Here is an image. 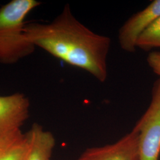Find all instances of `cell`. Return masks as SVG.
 Instances as JSON below:
<instances>
[{
    "label": "cell",
    "instance_id": "9",
    "mask_svg": "<svg viewBox=\"0 0 160 160\" xmlns=\"http://www.w3.org/2000/svg\"><path fill=\"white\" fill-rule=\"evenodd\" d=\"M137 47L144 51L160 48V17L139 36Z\"/></svg>",
    "mask_w": 160,
    "mask_h": 160
},
{
    "label": "cell",
    "instance_id": "1",
    "mask_svg": "<svg viewBox=\"0 0 160 160\" xmlns=\"http://www.w3.org/2000/svg\"><path fill=\"white\" fill-rule=\"evenodd\" d=\"M30 43L71 65L88 72L100 82L108 77L109 37L97 34L78 21L69 4L49 23H26Z\"/></svg>",
    "mask_w": 160,
    "mask_h": 160
},
{
    "label": "cell",
    "instance_id": "5",
    "mask_svg": "<svg viewBox=\"0 0 160 160\" xmlns=\"http://www.w3.org/2000/svg\"><path fill=\"white\" fill-rule=\"evenodd\" d=\"M139 136L132 129L115 143L87 149L77 160H139Z\"/></svg>",
    "mask_w": 160,
    "mask_h": 160
},
{
    "label": "cell",
    "instance_id": "4",
    "mask_svg": "<svg viewBox=\"0 0 160 160\" xmlns=\"http://www.w3.org/2000/svg\"><path fill=\"white\" fill-rule=\"evenodd\" d=\"M160 17V0H155L128 18L119 30L118 41L122 50L135 51L139 36Z\"/></svg>",
    "mask_w": 160,
    "mask_h": 160
},
{
    "label": "cell",
    "instance_id": "8",
    "mask_svg": "<svg viewBox=\"0 0 160 160\" xmlns=\"http://www.w3.org/2000/svg\"><path fill=\"white\" fill-rule=\"evenodd\" d=\"M28 148L29 139L20 129L0 131V160H23Z\"/></svg>",
    "mask_w": 160,
    "mask_h": 160
},
{
    "label": "cell",
    "instance_id": "6",
    "mask_svg": "<svg viewBox=\"0 0 160 160\" xmlns=\"http://www.w3.org/2000/svg\"><path fill=\"white\" fill-rule=\"evenodd\" d=\"M30 102L23 93L0 96V131L20 129L28 119Z\"/></svg>",
    "mask_w": 160,
    "mask_h": 160
},
{
    "label": "cell",
    "instance_id": "10",
    "mask_svg": "<svg viewBox=\"0 0 160 160\" xmlns=\"http://www.w3.org/2000/svg\"><path fill=\"white\" fill-rule=\"evenodd\" d=\"M147 61L149 67L160 78V52H152L149 53Z\"/></svg>",
    "mask_w": 160,
    "mask_h": 160
},
{
    "label": "cell",
    "instance_id": "7",
    "mask_svg": "<svg viewBox=\"0 0 160 160\" xmlns=\"http://www.w3.org/2000/svg\"><path fill=\"white\" fill-rule=\"evenodd\" d=\"M29 139V148L23 160H51L55 139L51 132L34 123L26 132Z\"/></svg>",
    "mask_w": 160,
    "mask_h": 160
},
{
    "label": "cell",
    "instance_id": "2",
    "mask_svg": "<svg viewBox=\"0 0 160 160\" xmlns=\"http://www.w3.org/2000/svg\"><path fill=\"white\" fill-rule=\"evenodd\" d=\"M41 2L12 0L0 8V63L12 65L32 54L35 46L26 38L24 20Z\"/></svg>",
    "mask_w": 160,
    "mask_h": 160
},
{
    "label": "cell",
    "instance_id": "3",
    "mask_svg": "<svg viewBox=\"0 0 160 160\" xmlns=\"http://www.w3.org/2000/svg\"><path fill=\"white\" fill-rule=\"evenodd\" d=\"M148 108L133 128L139 136V160H159L160 78L154 84Z\"/></svg>",
    "mask_w": 160,
    "mask_h": 160
}]
</instances>
